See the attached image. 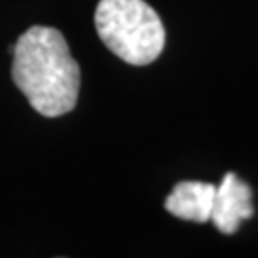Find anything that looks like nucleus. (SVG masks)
Masks as SVG:
<instances>
[{"label":"nucleus","mask_w":258,"mask_h":258,"mask_svg":"<svg viewBox=\"0 0 258 258\" xmlns=\"http://www.w3.org/2000/svg\"><path fill=\"white\" fill-rule=\"evenodd\" d=\"M216 187L205 182H180L174 185L172 194L166 197L165 209L182 220L209 222L214 205Z\"/></svg>","instance_id":"20e7f679"},{"label":"nucleus","mask_w":258,"mask_h":258,"mask_svg":"<svg viewBox=\"0 0 258 258\" xmlns=\"http://www.w3.org/2000/svg\"><path fill=\"white\" fill-rule=\"evenodd\" d=\"M12 50V79L33 109L42 117H61L75 109L81 69L57 29L35 25Z\"/></svg>","instance_id":"f257e3e1"},{"label":"nucleus","mask_w":258,"mask_h":258,"mask_svg":"<svg viewBox=\"0 0 258 258\" xmlns=\"http://www.w3.org/2000/svg\"><path fill=\"white\" fill-rule=\"evenodd\" d=\"M96 29L102 42L130 65L155 61L165 48V27L144 0H100Z\"/></svg>","instance_id":"f03ea898"},{"label":"nucleus","mask_w":258,"mask_h":258,"mask_svg":"<svg viewBox=\"0 0 258 258\" xmlns=\"http://www.w3.org/2000/svg\"><path fill=\"white\" fill-rule=\"evenodd\" d=\"M252 212L254 209L250 187L233 172H228L222 184L216 187L211 220L222 233L231 235L237 231L241 222L252 216Z\"/></svg>","instance_id":"7ed1b4c3"}]
</instances>
